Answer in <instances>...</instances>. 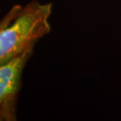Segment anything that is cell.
<instances>
[{
    "mask_svg": "<svg viewBox=\"0 0 121 121\" xmlns=\"http://www.w3.org/2000/svg\"><path fill=\"white\" fill-rule=\"evenodd\" d=\"M52 3L32 0L26 6H13L0 22V66L34 49L50 32Z\"/></svg>",
    "mask_w": 121,
    "mask_h": 121,
    "instance_id": "6da1fadb",
    "label": "cell"
},
{
    "mask_svg": "<svg viewBox=\"0 0 121 121\" xmlns=\"http://www.w3.org/2000/svg\"><path fill=\"white\" fill-rule=\"evenodd\" d=\"M32 53L33 49L0 66V115L2 120H16L15 107L22 72Z\"/></svg>",
    "mask_w": 121,
    "mask_h": 121,
    "instance_id": "7a4b0ae2",
    "label": "cell"
},
{
    "mask_svg": "<svg viewBox=\"0 0 121 121\" xmlns=\"http://www.w3.org/2000/svg\"><path fill=\"white\" fill-rule=\"evenodd\" d=\"M0 120H2V116H1V115H0Z\"/></svg>",
    "mask_w": 121,
    "mask_h": 121,
    "instance_id": "3957f363",
    "label": "cell"
}]
</instances>
